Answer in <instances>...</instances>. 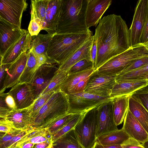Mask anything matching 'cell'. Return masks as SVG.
Wrapping results in <instances>:
<instances>
[{
  "mask_svg": "<svg viewBox=\"0 0 148 148\" xmlns=\"http://www.w3.org/2000/svg\"><path fill=\"white\" fill-rule=\"evenodd\" d=\"M42 142L53 144L51 135L47 129L41 127H32L27 133L15 144L13 148L20 147L26 143H30L35 144Z\"/></svg>",
  "mask_w": 148,
  "mask_h": 148,
  "instance_id": "obj_21",
  "label": "cell"
},
{
  "mask_svg": "<svg viewBox=\"0 0 148 148\" xmlns=\"http://www.w3.org/2000/svg\"><path fill=\"white\" fill-rule=\"evenodd\" d=\"M56 148H82L80 145L74 128L53 143Z\"/></svg>",
  "mask_w": 148,
  "mask_h": 148,
  "instance_id": "obj_31",
  "label": "cell"
},
{
  "mask_svg": "<svg viewBox=\"0 0 148 148\" xmlns=\"http://www.w3.org/2000/svg\"><path fill=\"white\" fill-rule=\"evenodd\" d=\"M69 101L68 113L84 114L102 103L111 100L110 96L102 97L85 92L66 95Z\"/></svg>",
  "mask_w": 148,
  "mask_h": 148,
  "instance_id": "obj_7",
  "label": "cell"
},
{
  "mask_svg": "<svg viewBox=\"0 0 148 148\" xmlns=\"http://www.w3.org/2000/svg\"><path fill=\"white\" fill-rule=\"evenodd\" d=\"M147 74L148 64L131 71L121 73L115 76V80L116 82L142 80L145 79L144 77Z\"/></svg>",
  "mask_w": 148,
  "mask_h": 148,
  "instance_id": "obj_32",
  "label": "cell"
},
{
  "mask_svg": "<svg viewBox=\"0 0 148 148\" xmlns=\"http://www.w3.org/2000/svg\"><path fill=\"white\" fill-rule=\"evenodd\" d=\"M58 64L48 60L38 69L29 84L36 100L46 88L58 70Z\"/></svg>",
  "mask_w": 148,
  "mask_h": 148,
  "instance_id": "obj_8",
  "label": "cell"
},
{
  "mask_svg": "<svg viewBox=\"0 0 148 148\" xmlns=\"http://www.w3.org/2000/svg\"><path fill=\"white\" fill-rule=\"evenodd\" d=\"M21 148L19 147H15V148Z\"/></svg>",
  "mask_w": 148,
  "mask_h": 148,
  "instance_id": "obj_56",
  "label": "cell"
},
{
  "mask_svg": "<svg viewBox=\"0 0 148 148\" xmlns=\"http://www.w3.org/2000/svg\"><path fill=\"white\" fill-rule=\"evenodd\" d=\"M50 144L46 142H42L35 144L33 148H46Z\"/></svg>",
  "mask_w": 148,
  "mask_h": 148,
  "instance_id": "obj_49",
  "label": "cell"
},
{
  "mask_svg": "<svg viewBox=\"0 0 148 148\" xmlns=\"http://www.w3.org/2000/svg\"><path fill=\"white\" fill-rule=\"evenodd\" d=\"M148 16V0H139L135 9L129 29L131 47L140 44L141 34Z\"/></svg>",
  "mask_w": 148,
  "mask_h": 148,
  "instance_id": "obj_11",
  "label": "cell"
},
{
  "mask_svg": "<svg viewBox=\"0 0 148 148\" xmlns=\"http://www.w3.org/2000/svg\"><path fill=\"white\" fill-rule=\"evenodd\" d=\"M146 48L147 49L146 51L148 53V48Z\"/></svg>",
  "mask_w": 148,
  "mask_h": 148,
  "instance_id": "obj_55",
  "label": "cell"
},
{
  "mask_svg": "<svg viewBox=\"0 0 148 148\" xmlns=\"http://www.w3.org/2000/svg\"><path fill=\"white\" fill-rule=\"evenodd\" d=\"M112 2L111 0H88L86 17V25L88 28L97 26Z\"/></svg>",
  "mask_w": 148,
  "mask_h": 148,
  "instance_id": "obj_17",
  "label": "cell"
},
{
  "mask_svg": "<svg viewBox=\"0 0 148 148\" xmlns=\"http://www.w3.org/2000/svg\"><path fill=\"white\" fill-rule=\"evenodd\" d=\"M14 98L17 109L28 108L35 101L32 87L28 83H19L8 92Z\"/></svg>",
  "mask_w": 148,
  "mask_h": 148,
  "instance_id": "obj_15",
  "label": "cell"
},
{
  "mask_svg": "<svg viewBox=\"0 0 148 148\" xmlns=\"http://www.w3.org/2000/svg\"><path fill=\"white\" fill-rule=\"evenodd\" d=\"M88 0H62L56 34H78L90 31L86 22Z\"/></svg>",
  "mask_w": 148,
  "mask_h": 148,
  "instance_id": "obj_2",
  "label": "cell"
},
{
  "mask_svg": "<svg viewBox=\"0 0 148 148\" xmlns=\"http://www.w3.org/2000/svg\"><path fill=\"white\" fill-rule=\"evenodd\" d=\"M32 40V36L27 31L8 49L2 57L0 58V64H10L14 62L23 53L30 49Z\"/></svg>",
  "mask_w": 148,
  "mask_h": 148,
  "instance_id": "obj_16",
  "label": "cell"
},
{
  "mask_svg": "<svg viewBox=\"0 0 148 148\" xmlns=\"http://www.w3.org/2000/svg\"><path fill=\"white\" fill-rule=\"evenodd\" d=\"M67 96L60 90L54 92L38 113L32 119V126H42L68 113Z\"/></svg>",
  "mask_w": 148,
  "mask_h": 148,
  "instance_id": "obj_4",
  "label": "cell"
},
{
  "mask_svg": "<svg viewBox=\"0 0 148 148\" xmlns=\"http://www.w3.org/2000/svg\"><path fill=\"white\" fill-rule=\"evenodd\" d=\"M75 114L68 113L41 127L47 128L51 135L66 124Z\"/></svg>",
  "mask_w": 148,
  "mask_h": 148,
  "instance_id": "obj_35",
  "label": "cell"
},
{
  "mask_svg": "<svg viewBox=\"0 0 148 148\" xmlns=\"http://www.w3.org/2000/svg\"><path fill=\"white\" fill-rule=\"evenodd\" d=\"M27 5L25 0H0V18L21 28L22 16Z\"/></svg>",
  "mask_w": 148,
  "mask_h": 148,
  "instance_id": "obj_10",
  "label": "cell"
},
{
  "mask_svg": "<svg viewBox=\"0 0 148 148\" xmlns=\"http://www.w3.org/2000/svg\"><path fill=\"white\" fill-rule=\"evenodd\" d=\"M130 137L122 128L103 135L96 141L103 145H121Z\"/></svg>",
  "mask_w": 148,
  "mask_h": 148,
  "instance_id": "obj_27",
  "label": "cell"
},
{
  "mask_svg": "<svg viewBox=\"0 0 148 148\" xmlns=\"http://www.w3.org/2000/svg\"><path fill=\"white\" fill-rule=\"evenodd\" d=\"M94 68L68 74L61 84L60 89L66 94L68 91L80 81L89 76L95 70Z\"/></svg>",
  "mask_w": 148,
  "mask_h": 148,
  "instance_id": "obj_28",
  "label": "cell"
},
{
  "mask_svg": "<svg viewBox=\"0 0 148 148\" xmlns=\"http://www.w3.org/2000/svg\"><path fill=\"white\" fill-rule=\"evenodd\" d=\"M147 64H148V54L134 61L126 67L121 73H125L131 71Z\"/></svg>",
  "mask_w": 148,
  "mask_h": 148,
  "instance_id": "obj_39",
  "label": "cell"
},
{
  "mask_svg": "<svg viewBox=\"0 0 148 148\" xmlns=\"http://www.w3.org/2000/svg\"><path fill=\"white\" fill-rule=\"evenodd\" d=\"M128 109L148 133V111L133 95L129 97Z\"/></svg>",
  "mask_w": 148,
  "mask_h": 148,
  "instance_id": "obj_25",
  "label": "cell"
},
{
  "mask_svg": "<svg viewBox=\"0 0 148 148\" xmlns=\"http://www.w3.org/2000/svg\"><path fill=\"white\" fill-rule=\"evenodd\" d=\"M68 75L67 71H58L48 86L40 96L60 90L61 84Z\"/></svg>",
  "mask_w": 148,
  "mask_h": 148,
  "instance_id": "obj_36",
  "label": "cell"
},
{
  "mask_svg": "<svg viewBox=\"0 0 148 148\" xmlns=\"http://www.w3.org/2000/svg\"><path fill=\"white\" fill-rule=\"evenodd\" d=\"M145 47L148 48V42L143 45Z\"/></svg>",
  "mask_w": 148,
  "mask_h": 148,
  "instance_id": "obj_53",
  "label": "cell"
},
{
  "mask_svg": "<svg viewBox=\"0 0 148 148\" xmlns=\"http://www.w3.org/2000/svg\"><path fill=\"white\" fill-rule=\"evenodd\" d=\"M93 68H94L92 61L84 59L77 62L67 72L68 74H70Z\"/></svg>",
  "mask_w": 148,
  "mask_h": 148,
  "instance_id": "obj_38",
  "label": "cell"
},
{
  "mask_svg": "<svg viewBox=\"0 0 148 148\" xmlns=\"http://www.w3.org/2000/svg\"><path fill=\"white\" fill-rule=\"evenodd\" d=\"M84 114H75L65 125L51 135L53 143L59 139L75 126L82 118Z\"/></svg>",
  "mask_w": 148,
  "mask_h": 148,
  "instance_id": "obj_34",
  "label": "cell"
},
{
  "mask_svg": "<svg viewBox=\"0 0 148 148\" xmlns=\"http://www.w3.org/2000/svg\"><path fill=\"white\" fill-rule=\"evenodd\" d=\"M142 145L145 148H148V140L145 142Z\"/></svg>",
  "mask_w": 148,
  "mask_h": 148,
  "instance_id": "obj_51",
  "label": "cell"
},
{
  "mask_svg": "<svg viewBox=\"0 0 148 148\" xmlns=\"http://www.w3.org/2000/svg\"><path fill=\"white\" fill-rule=\"evenodd\" d=\"M55 92L45 94L40 96L35 101L34 104L30 107L32 119L38 113L53 93Z\"/></svg>",
  "mask_w": 148,
  "mask_h": 148,
  "instance_id": "obj_37",
  "label": "cell"
},
{
  "mask_svg": "<svg viewBox=\"0 0 148 148\" xmlns=\"http://www.w3.org/2000/svg\"><path fill=\"white\" fill-rule=\"evenodd\" d=\"M148 42V16L144 25L140 38V44L142 45Z\"/></svg>",
  "mask_w": 148,
  "mask_h": 148,
  "instance_id": "obj_46",
  "label": "cell"
},
{
  "mask_svg": "<svg viewBox=\"0 0 148 148\" xmlns=\"http://www.w3.org/2000/svg\"><path fill=\"white\" fill-rule=\"evenodd\" d=\"M99 23L94 35L97 50L95 70L131 47L129 29L120 15L105 16Z\"/></svg>",
  "mask_w": 148,
  "mask_h": 148,
  "instance_id": "obj_1",
  "label": "cell"
},
{
  "mask_svg": "<svg viewBox=\"0 0 148 148\" xmlns=\"http://www.w3.org/2000/svg\"><path fill=\"white\" fill-rule=\"evenodd\" d=\"M5 119L12 121L17 129L27 130L32 127L30 107L13 110L7 114Z\"/></svg>",
  "mask_w": 148,
  "mask_h": 148,
  "instance_id": "obj_24",
  "label": "cell"
},
{
  "mask_svg": "<svg viewBox=\"0 0 148 148\" xmlns=\"http://www.w3.org/2000/svg\"><path fill=\"white\" fill-rule=\"evenodd\" d=\"M62 0H49L42 30L48 33L56 34Z\"/></svg>",
  "mask_w": 148,
  "mask_h": 148,
  "instance_id": "obj_22",
  "label": "cell"
},
{
  "mask_svg": "<svg viewBox=\"0 0 148 148\" xmlns=\"http://www.w3.org/2000/svg\"><path fill=\"white\" fill-rule=\"evenodd\" d=\"M122 129L130 136L142 144L148 140V133L128 109Z\"/></svg>",
  "mask_w": 148,
  "mask_h": 148,
  "instance_id": "obj_18",
  "label": "cell"
},
{
  "mask_svg": "<svg viewBox=\"0 0 148 148\" xmlns=\"http://www.w3.org/2000/svg\"><path fill=\"white\" fill-rule=\"evenodd\" d=\"M46 148H56L54 147L53 146V144H51L49 145L48 147Z\"/></svg>",
  "mask_w": 148,
  "mask_h": 148,
  "instance_id": "obj_52",
  "label": "cell"
},
{
  "mask_svg": "<svg viewBox=\"0 0 148 148\" xmlns=\"http://www.w3.org/2000/svg\"><path fill=\"white\" fill-rule=\"evenodd\" d=\"M92 148H123L121 145H103L96 141Z\"/></svg>",
  "mask_w": 148,
  "mask_h": 148,
  "instance_id": "obj_48",
  "label": "cell"
},
{
  "mask_svg": "<svg viewBox=\"0 0 148 148\" xmlns=\"http://www.w3.org/2000/svg\"><path fill=\"white\" fill-rule=\"evenodd\" d=\"M112 100L102 103L97 108V139L103 135L118 130L114 120Z\"/></svg>",
  "mask_w": 148,
  "mask_h": 148,
  "instance_id": "obj_13",
  "label": "cell"
},
{
  "mask_svg": "<svg viewBox=\"0 0 148 148\" xmlns=\"http://www.w3.org/2000/svg\"><path fill=\"white\" fill-rule=\"evenodd\" d=\"M0 117L5 118L11 111L17 109L14 100L9 93H0Z\"/></svg>",
  "mask_w": 148,
  "mask_h": 148,
  "instance_id": "obj_33",
  "label": "cell"
},
{
  "mask_svg": "<svg viewBox=\"0 0 148 148\" xmlns=\"http://www.w3.org/2000/svg\"><path fill=\"white\" fill-rule=\"evenodd\" d=\"M35 144L30 143H27L24 144L19 147L21 148H33Z\"/></svg>",
  "mask_w": 148,
  "mask_h": 148,
  "instance_id": "obj_50",
  "label": "cell"
},
{
  "mask_svg": "<svg viewBox=\"0 0 148 148\" xmlns=\"http://www.w3.org/2000/svg\"><path fill=\"white\" fill-rule=\"evenodd\" d=\"M129 97L125 96L112 98V101L114 120L117 126L122 123L127 111Z\"/></svg>",
  "mask_w": 148,
  "mask_h": 148,
  "instance_id": "obj_26",
  "label": "cell"
},
{
  "mask_svg": "<svg viewBox=\"0 0 148 148\" xmlns=\"http://www.w3.org/2000/svg\"><path fill=\"white\" fill-rule=\"evenodd\" d=\"M42 28L34 18H31L28 27V32L31 36L39 34Z\"/></svg>",
  "mask_w": 148,
  "mask_h": 148,
  "instance_id": "obj_42",
  "label": "cell"
},
{
  "mask_svg": "<svg viewBox=\"0 0 148 148\" xmlns=\"http://www.w3.org/2000/svg\"><path fill=\"white\" fill-rule=\"evenodd\" d=\"M93 39V36H92L70 57L59 66L58 71H67L77 62L84 59L92 61L90 50Z\"/></svg>",
  "mask_w": 148,
  "mask_h": 148,
  "instance_id": "obj_23",
  "label": "cell"
},
{
  "mask_svg": "<svg viewBox=\"0 0 148 148\" xmlns=\"http://www.w3.org/2000/svg\"><path fill=\"white\" fill-rule=\"evenodd\" d=\"M55 34H39L32 40L29 49L36 55L47 56V52L50 42Z\"/></svg>",
  "mask_w": 148,
  "mask_h": 148,
  "instance_id": "obj_29",
  "label": "cell"
},
{
  "mask_svg": "<svg viewBox=\"0 0 148 148\" xmlns=\"http://www.w3.org/2000/svg\"><path fill=\"white\" fill-rule=\"evenodd\" d=\"M28 53L27 63L20 77L19 83L29 84L39 67L49 60L47 56L36 55L30 49Z\"/></svg>",
  "mask_w": 148,
  "mask_h": 148,
  "instance_id": "obj_19",
  "label": "cell"
},
{
  "mask_svg": "<svg viewBox=\"0 0 148 148\" xmlns=\"http://www.w3.org/2000/svg\"><path fill=\"white\" fill-rule=\"evenodd\" d=\"M26 30L0 18V56L27 32Z\"/></svg>",
  "mask_w": 148,
  "mask_h": 148,
  "instance_id": "obj_12",
  "label": "cell"
},
{
  "mask_svg": "<svg viewBox=\"0 0 148 148\" xmlns=\"http://www.w3.org/2000/svg\"><path fill=\"white\" fill-rule=\"evenodd\" d=\"M89 76L80 81L73 88L69 90L66 95L84 92V88L88 81Z\"/></svg>",
  "mask_w": 148,
  "mask_h": 148,
  "instance_id": "obj_43",
  "label": "cell"
},
{
  "mask_svg": "<svg viewBox=\"0 0 148 148\" xmlns=\"http://www.w3.org/2000/svg\"><path fill=\"white\" fill-rule=\"evenodd\" d=\"M121 146L123 148H145L142 143L131 137L124 142Z\"/></svg>",
  "mask_w": 148,
  "mask_h": 148,
  "instance_id": "obj_44",
  "label": "cell"
},
{
  "mask_svg": "<svg viewBox=\"0 0 148 148\" xmlns=\"http://www.w3.org/2000/svg\"><path fill=\"white\" fill-rule=\"evenodd\" d=\"M97 113V108L85 113L74 128L82 148H92L96 142Z\"/></svg>",
  "mask_w": 148,
  "mask_h": 148,
  "instance_id": "obj_6",
  "label": "cell"
},
{
  "mask_svg": "<svg viewBox=\"0 0 148 148\" xmlns=\"http://www.w3.org/2000/svg\"></svg>",
  "mask_w": 148,
  "mask_h": 148,
  "instance_id": "obj_57",
  "label": "cell"
},
{
  "mask_svg": "<svg viewBox=\"0 0 148 148\" xmlns=\"http://www.w3.org/2000/svg\"><path fill=\"white\" fill-rule=\"evenodd\" d=\"M146 50L141 44L131 47L110 59L97 70L101 73L116 76L134 61L148 55Z\"/></svg>",
  "mask_w": 148,
  "mask_h": 148,
  "instance_id": "obj_5",
  "label": "cell"
},
{
  "mask_svg": "<svg viewBox=\"0 0 148 148\" xmlns=\"http://www.w3.org/2000/svg\"><path fill=\"white\" fill-rule=\"evenodd\" d=\"M16 129L13 123L11 121L5 118H1L0 120V132L10 133Z\"/></svg>",
  "mask_w": 148,
  "mask_h": 148,
  "instance_id": "obj_41",
  "label": "cell"
},
{
  "mask_svg": "<svg viewBox=\"0 0 148 148\" xmlns=\"http://www.w3.org/2000/svg\"><path fill=\"white\" fill-rule=\"evenodd\" d=\"M97 45L96 41L94 35L90 50V55L94 69H95L97 55Z\"/></svg>",
  "mask_w": 148,
  "mask_h": 148,
  "instance_id": "obj_45",
  "label": "cell"
},
{
  "mask_svg": "<svg viewBox=\"0 0 148 148\" xmlns=\"http://www.w3.org/2000/svg\"><path fill=\"white\" fill-rule=\"evenodd\" d=\"M8 64H0V86L2 88L5 77V69Z\"/></svg>",
  "mask_w": 148,
  "mask_h": 148,
  "instance_id": "obj_47",
  "label": "cell"
},
{
  "mask_svg": "<svg viewBox=\"0 0 148 148\" xmlns=\"http://www.w3.org/2000/svg\"><path fill=\"white\" fill-rule=\"evenodd\" d=\"M90 31L84 33L55 34L47 52L49 59L61 64L92 36Z\"/></svg>",
  "mask_w": 148,
  "mask_h": 148,
  "instance_id": "obj_3",
  "label": "cell"
},
{
  "mask_svg": "<svg viewBox=\"0 0 148 148\" xmlns=\"http://www.w3.org/2000/svg\"><path fill=\"white\" fill-rule=\"evenodd\" d=\"M28 57V51L23 53L13 63L8 64L0 93L6 88H12L19 83L21 76L26 66Z\"/></svg>",
  "mask_w": 148,
  "mask_h": 148,
  "instance_id": "obj_14",
  "label": "cell"
},
{
  "mask_svg": "<svg viewBox=\"0 0 148 148\" xmlns=\"http://www.w3.org/2000/svg\"><path fill=\"white\" fill-rule=\"evenodd\" d=\"M116 83L115 76L101 73L96 69L89 76L84 91L102 97L110 96Z\"/></svg>",
  "mask_w": 148,
  "mask_h": 148,
  "instance_id": "obj_9",
  "label": "cell"
},
{
  "mask_svg": "<svg viewBox=\"0 0 148 148\" xmlns=\"http://www.w3.org/2000/svg\"><path fill=\"white\" fill-rule=\"evenodd\" d=\"M49 0H32L30 6L31 18H34L42 29Z\"/></svg>",
  "mask_w": 148,
  "mask_h": 148,
  "instance_id": "obj_30",
  "label": "cell"
},
{
  "mask_svg": "<svg viewBox=\"0 0 148 148\" xmlns=\"http://www.w3.org/2000/svg\"><path fill=\"white\" fill-rule=\"evenodd\" d=\"M148 85V79L116 82L111 91L112 98L129 96L138 90Z\"/></svg>",
  "mask_w": 148,
  "mask_h": 148,
  "instance_id": "obj_20",
  "label": "cell"
},
{
  "mask_svg": "<svg viewBox=\"0 0 148 148\" xmlns=\"http://www.w3.org/2000/svg\"><path fill=\"white\" fill-rule=\"evenodd\" d=\"M145 79H148V74H147L144 77Z\"/></svg>",
  "mask_w": 148,
  "mask_h": 148,
  "instance_id": "obj_54",
  "label": "cell"
},
{
  "mask_svg": "<svg viewBox=\"0 0 148 148\" xmlns=\"http://www.w3.org/2000/svg\"><path fill=\"white\" fill-rule=\"evenodd\" d=\"M132 95L137 97L148 111V85L138 90Z\"/></svg>",
  "mask_w": 148,
  "mask_h": 148,
  "instance_id": "obj_40",
  "label": "cell"
}]
</instances>
